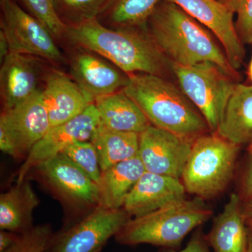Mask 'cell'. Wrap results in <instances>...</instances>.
I'll return each mask as SVG.
<instances>
[{"label": "cell", "mask_w": 252, "mask_h": 252, "mask_svg": "<svg viewBox=\"0 0 252 252\" xmlns=\"http://www.w3.org/2000/svg\"><path fill=\"white\" fill-rule=\"evenodd\" d=\"M123 91L142 109L152 126L192 141L211 132L201 113L167 78L130 74Z\"/></svg>", "instance_id": "3957f363"}, {"label": "cell", "mask_w": 252, "mask_h": 252, "mask_svg": "<svg viewBox=\"0 0 252 252\" xmlns=\"http://www.w3.org/2000/svg\"><path fill=\"white\" fill-rule=\"evenodd\" d=\"M102 171L138 154L140 134L109 130L98 126L91 138Z\"/></svg>", "instance_id": "603a6c76"}, {"label": "cell", "mask_w": 252, "mask_h": 252, "mask_svg": "<svg viewBox=\"0 0 252 252\" xmlns=\"http://www.w3.org/2000/svg\"><path fill=\"white\" fill-rule=\"evenodd\" d=\"M223 3L236 15L235 28L244 45H252V0H224Z\"/></svg>", "instance_id": "f1b7e54d"}, {"label": "cell", "mask_w": 252, "mask_h": 252, "mask_svg": "<svg viewBox=\"0 0 252 252\" xmlns=\"http://www.w3.org/2000/svg\"><path fill=\"white\" fill-rule=\"evenodd\" d=\"M10 54L9 44L4 33L0 31V59L1 63L4 61L7 55Z\"/></svg>", "instance_id": "d6a6232c"}, {"label": "cell", "mask_w": 252, "mask_h": 252, "mask_svg": "<svg viewBox=\"0 0 252 252\" xmlns=\"http://www.w3.org/2000/svg\"><path fill=\"white\" fill-rule=\"evenodd\" d=\"M160 0H112L109 19L119 28L146 27Z\"/></svg>", "instance_id": "cb8c5ba5"}, {"label": "cell", "mask_w": 252, "mask_h": 252, "mask_svg": "<svg viewBox=\"0 0 252 252\" xmlns=\"http://www.w3.org/2000/svg\"><path fill=\"white\" fill-rule=\"evenodd\" d=\"M146 172L138 154L102 172L97 184L99 206L121 209L126 199Z\"/></svg>", "instance_id": "ffe728a7"}, {"label": "cell", "mask_w": 252, "mask_h": 252, "mask_svg": "<svg viewBox=\"0 0 252 252\" xmlns=\"http://www.w3.org/2000/svg\"><path fill=\"white\" fill-rule=\"evenodd\" d=\"M36 168L68 201L81 206L98 205L97 184L64 154L51 158Z\"/></svg>", "instance_id": "5bb4252c"}, {"label": "cell", "mask_w": 252, "mask_h": 252, "mask_svg": "<svg viewBox=\"0 0 252 252\" xmlns=\"http://www.w3.org/2000/svg\"><path fill=\"white\" fill-rule=\"evenodd\" d=\"M147 24L154 42L172 63L183 66L212 63L238 80V72L230 65L215 35L180 6L162 0Z\"/></svg>", "instance_id": "7a4b0ae2"}, {"label": "cell", "mask_w": 252, "mask_h": 252, "mask_svg": "<svg viewBox=\"0 0 252 252\" xmlns=\"http://www.w3.org/2000/svg\"><path fill=\"white\" fill-rule=\"evenodd\" d=\"M182 8L213 33L223 48L230 65L238 72L245 58L244 44L235 28L234 14L220 0H163Z\"/></svg>", "instance_id": "8fae6325"}, {"label": "cell", "mask_w": 252, "mask_h": 252, "mask_svg": "<svg viewBox=\"0 0 252 252\" xmlns=\"http://www.w3.org/2000/svg\"><path fill=\"white\" fill-rule=\"evenodd\" d=\"M41 66L34 56L10 53L1 62L0 91L4 110L26 102L39 89Z\"/></svg>", "instance_id": "2e32d148"}, {"label": "cell", "mask_w": 252, "mask_h": 252, "mask_svg": "<svg viewBox=\"0 0 252 252\" xmlns=\"http://www.w3.org/2000/svg\"><path fill=\"white\" fill-rule=\"evenodd\" d=\"M109 0H54L55 7L61 16L71 21L69 25L75 24L97 18ZM63 21V20H62Z\"/></svg>", "instance_id": "484cf974"}, {"label": "cell", "mask_w": 252, "mask_h": 252, "mask_svg": "<svg viewBox=\"0 0 252 252\" xmlns=\"http://www.w3.org/2000/svg\"><path fill=\"white\" fill-rule=\"evenodd\" d=\"M248 230V252H252V220H246Z\"/></svg>", "instance_id": "e575fe53"}, {"label": "cell", "mask_w": 252, "mask_h": 252, "mask_svg": "<svg viewBox=\"0 0 252 252\" xmlns=\"http://www.w3.org/2000/svg\"><path fill=\"white\" fill-rule=\"evenodd\" d=\"M248 74L249 79H250V80L252 82V58L251 61H250V64H249Z\"/></svg>", "instance_id": "d590c367"}, {"label": "cell", "mask_w": 252, "mask_h": 252, "mask_svg": "<svg viewBox=\"0 0 252 252\" xmlns=\"http://www.w3.org/2000/svg\"><path fill=\"white\" fill-rule=\"evenodd\" d=\"M72 160L88 176L98 184L102 175L98 154L91 141L77 142L68 146L62 153Z\"/></svg>", "instance_id": "d4e9b609"}, {"label": "cell", "mask_w": 252, "mask_h": 252, "mask_svg": "<svg viewBox=\"0 0 252 252\" xmlns=\"http://www.w3.org/2000/svg\"><path fill=\"white\" fill-rule=\"evenodd\" d=\"M99 125L98 112L94 104L78 117L61 125L51 127L42 139L31 149L20 167L16 183H21L32 168L62 153L73 143L91 141Z\"/></svg>", "instance_id": "7c38bea8"}, {"label": "cell", "mask_w": 252, "mask_h": 252, "mask_svg": "<svg viewBox=\"0 0 252 252\" xmlns=\"http://www.w3.org/2000/svg\"><path fill=\"white\" fill-rule=\"evenodd\" d=\"M1 5L4 15L1 31L6 36L10 53L41 58L52 63L63 61L54 36L44 24L13 0H6Z\"/></svg>", "instance_id": "ba28073f"}, {"label": "cell", "mask_w": 252, "mask_h": 252, "mask_svg": "<svg viewBox=\"0 0 252 252\" xmlns=\"http://www.w3.org/2000/svg\"><path fill=\"white\" fill-rule=\"evenodd\" d=\"M213 215L205 199L195 197L168 204L143 216L131 218L115 235L124 245L149 244L163 248H179L190 231Z\"/></svg>", "instance_id": "277c9868"}, {"label": "cell", "mask_w": 252, "mask_h": 252, "mask_svg": "<svg viewBox=\"0 0 252 252\" xmlns=\"http://www.w3.org/2000/svg\"><path fill=\"white\" fill-rule=\"evenodd\" d=\"M172 75L182 92L216 133L230 96L238 83L210 62L183 66L171 62Z\"/></svg>", "instance_id": "8992f818"}, {"label": "cell", "mask_w": 252, "mask_h": 252, "mask_svg": "<svg viewBox=\"0 0 252 252\" xmlns=\"http://www.w3.org/2000/svg\"><path fill=\"white\" fill-rule=\"evenodd\" d=\"M32 15L39 20L56 39L65 36L67 24L60 18L54 0H22Z\"/></svg>", "instance_id": "4316f807"}, {"label": "cell", "mask_w": 252, "mask_h": 252, "mask_svg": "<svg viewBox=\"0 0 252 252\" xmlns=\"http://www.w3.org/2000/svg\"><path fill=\"white\" fill-rule=\"evenodd\" d=\"M181 179L146 171L127 195L123 209L131 217H138L186 198Z\"/></svg>", "instance_id": "e0dca14e"}, {"label": "cell", "mask_w": 252, "mask_h": 252, "mask_svg": "<svg viewBox=\"0 0 252 252\" xmlns=\"http://www.w3.org/2000/svg\"><path fill=\"white\" fill-rule=\"evenodd\" d=\"M220 1H223L224 0H220Z\"/></svg>", "instance_id": "74e56055"}, {"label": "cell", "mask_w": 252, "mask_h": 252, "mask_svg": "<svg viewBox=\"0 0 252 252\" xmlns=\"http://www.w3.org/2000/svg\"><path fill=\"white\" fill-rule=\"evenodd\" d=\"M67 26L64 37L73 44L102 56L129 75L144 73L167 78L172 74L171 61L158 47L147 28L109 29L97 18Z\"/></svg>", "instance_id": "6da1fadb"}, {"label": "cell", "mask_w": 252, "mask_h": 252, "mask_svg": "<svg viewBox=\"0 0 252 252\" xmlns=\"http://www.w3.org/2000/svg\"><path fill=\"white\" fill-rule=\"evenodd\" d=\"M238 195L243 203L252 200V152L242 178L240 193Z\"/></svg>", "instance_id": "f546056e"}, {"label": "cell", "mask_w": 252, "mask_h": 252, "mask_svg": "<svg viewBox=\"0 0 252 252\" xmlns=\"http://www.w3.org/2000/svg\"><path fill=\"white\" fill-rule=\"evenodd\" d=\"M39 200L32 186L26 181L0 195V228L24 233L32 228V214Z\"/></svg>", "instance_id": "7402d4cb"}, {"label": "cell", "mask_w": 252, "mask_h": 252, "mask_svg": "<svg viewBox=\"0 0 252 252\" xmlns=\"http://www.w3.org/2000/svg\"><path fill=\"white\" fill-rule=\"evenodd\" d=\"M243 208L246 220H252V200L243 202Z\"/></svg>", "instance_id": "836d02e7"}, {"label": "cell", "mask_w": 252, "mask_h": 252, "mask_svg": "<svg viewBox=\"0 0 252 252\" xmlns=\"http://www.w3.org/2000/svg\"><path fill=\"white\" fill-rule=\"evenodd\" d=\"M193 142L151 125L140 134L138 156L146 171L181 179Z\"/></svg>", "instance_id": "30bf717a"}, {"label": "cell", "mask_w": 252, "mask_h": 252, "mask_svg": "<svg viewBox=\"0 0 252 252\" xmlns=\"http://www.w3.org/2000/svg\"><path fill=\"white\" fill-rule=\"evenodd\" d=\"M53 236L49 225L32 227L19 234L14 245L2 252H46Z\"/></svg>", "instance_id": "83f0119b"}, {"label": "cell", "mask_w": 252, "mask_h": 252, "mask_svg": "<svg viewBox=\"0 0 252 252\" xmlns=\"http://www.w3.org/2000/svg\"><path fill=\"white\" fill-rule=\"evenodd\" d=\"M216 133L239 147L252 146V85L237 84Z\"/></svg>", "instance_id": "44dd1931"}, {"label": "cell", "mask_w": 252, "mask_h": 252, "mask_svg": "<svg viewBox=\"0 0 252 252\" xmlns=\"http://www.w3.org/2000/svg\"><path fill=\"white\" fill-rule=\"evenodd\" d=\"M41 94L51 127L72 120L94 104L74 79L56 69L46 75Z\"/></svg>", "instance_id": "9a60e30c"}, {"label": "cell", "mask_w": 252, "mask_h": 252, "mask_svg": "<svg viewBox=\"0 0 252 252\" xmlns=\"http://www.w3.org/2000/svg\"><path fill=\"white\" fill-rule=\"evenodd\" d=\"M42 91V90H41ZM41 91L0 117V149L14 158L29 154L51 128Z\"/></svg>", "instance_id": "52a82bcc"}, {"label": "cell", "mask_w": 252, "mask_h": 252, "mask_svg": "<svg viewBox=\"0 0 252 252\" xmlns=\"http://www.w3.org/2000/svg\"><path fill=\"white\" fill-rule=\"evenodd\" d=\"M5 1H6V0H1V4H2V3H4Z\"/></svg>", "instance_id": "8d00e7d4"}, {"label": "cell", "mask_w": 252, "mask_h": 252, "mask_svg": "<svg viewBox=\"0 0 252 252\" xmlns=\"http://www.w3.org/2000/svg\"><path fill=\"white\" fill-rule=\"evenodd\" d=\"M131 218L123 208L97 205L77 224L53 236L46 252H99Z\"/></svg>", "instance_id": "9c48e42d"}, {"label": "cell", "mask_w": 252, "mask_h": 252, "mask_svg": "<svg viewBox=\"0 0 252 252\" xmlns=\"http://www.w3.org/2000/svg\"><path fill=\"white\" fill-rule=\"evenodd\" d=\"M240 149L217 133L195 139L181 178L187 193L207 200L224 191L234 175Z\"/></svg>", "instance_id": "5b68a950"}, {"label": "cell", "mask_w": 252, "mask_h": 252, "mask_svg": "<svg viewBox=\"0 0 252 252\" xmlns=\"http://www.w3.org/2000/svg\"><path fill=\"white\" fill-rule=\"evenodd\" d=\"M171 252H210L206 238L201 231H198L190 239L189 243L183 250Z\"/></svg>", "instance_id": "4dcf8cb0"}, {"label": "cell", "mask_w": 252, "mask_h": 252, "mask_svg": "<svg viewBox=\"0 0 252 252\" xmlns=\"http://www.w3.org/2000/svg\"><path fill=\"white\" fill-rule=\"evenodd\" d=\"M69 68L72 79L94 102L124 90L130 81L129 74L88 50L79 49L71 59Z\"/></svg>", "instance_id": "4fadbf2b"}, {"label": "cell", "mask_w": 252, "mask_h": 252, "mask_svg": "<svg viewBox=\"0 0 252 252\" xmlns=\"http://www.w3.org/2000/svg\"><path fill=\"white\" fill-rule=\"evenodd\" d=\"M17 233L7 230H1L0 232V252L5 251L14 245L18 238Z\"/></svg>", "instance_id": "1f68e13d"}, {"label": "cell", "mask_w": 252, "mask_h": 252, "mask_svg": "<svg viewBox=\"0 0 252 252\" xmlns=\"http://www.w3.org/2000/svg\"><path fill=\"white\" fill-rule=\"evenodd\" d=\"M205 238L213 252H248V225L238 194H230Z\"/></svg>", "instance_id": "ac0fdd59"}, {"label": "cell", "mask_w": 252, "mask_h": 252, "mask_svg": "<svg viewBox=\"0 0 252 252\" xmlns=\"http://www.w3.org/2000/svg\"><path fill=\"white\" fill-rule=\"evenodd\" d=\"M94 104L99 126L104 128L140 134L151 126L142 109L123 91L97 97Z\"/></svg>", "instance_id": "d6986e66"}]
</instances>
